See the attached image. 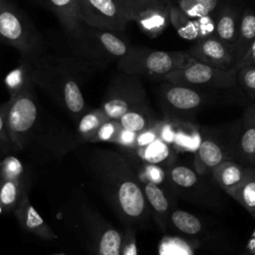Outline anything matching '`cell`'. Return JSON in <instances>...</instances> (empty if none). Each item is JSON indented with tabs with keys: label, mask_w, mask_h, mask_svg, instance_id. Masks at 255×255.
<instances>
[{
	"label": "cell",
	"mask_w": 255,
	"mask_h": 255,
	"mask_svg": "<svg viewBox=\"0 0 255 255\" xmlns=\"http://www.w3.org/2000/svg\"><path fill=\"white\" fill-rule=\"evenodd\" d=\"M187 53L195 61L215 68L229 70L236 67L231 50L214 34L196 40Z\"/></svg>",
	"instance_id": "4fadbf2b"
},
{
	"label": "cell",
	"mask_w": 255,
	"mask_h": 255,
	"mask_svg": "<svg viewBox=\"0 0 255 255\" xmlns=\"http://www.w3.org/2000/svg\"><path fill=\"white\" fill-rule=\"evenodd\" d=\"M22 67L34 84L49 94L72 117L80 120L86 110V102L76 79L50 72L29 61L22 60Z\"/></svg>",
	"instance_id": "7a4b0ae2"
},
{
	"label": "cell",
	"mask_w": 255,
	"mask_h": 255,
	"mask_svg": "<svg viewBox=\"0 0 255 255\" xmlns=\"http://www.w3.org/2000/svg\"><path fill=\"white\" fill-rule=\"evenodd\" d=\"M19 180H1L0 203L3 206L12 207L19 195Z\"/></svg>",
	"instance_id": "836d02e7"
},
{
	"label": "cell",
	"mask_w": 255,
	"mask_h": 255,
	"mask_svg": "<svg viewBox=\"0 0 255 255\" xmlns=\"http://www.w3.org/2000/svg\"><path fill=\"white\" fill-rule=\"evenodd\" d=\"M250 214H251V215H252V216H253V217H254V219H255V211H253V212H251V213H250Z\"/></svg>",
	"instance_id": "60d3db41"
},
{
	"label": "cell",
	"mask_w": 255,
	"mask_h": 255,
	"mask_svg": "<svg viewBox=\"0 0 255 255\" xmlns=\"http://www.w3.org/2000/svg\"><path fill=\"white\" fill-rule=\"evenodd\" d=\"M120 11L128 21H135L145 11L165 6L161 0H115Z\"/></svg>",
	"instance_id": "f546056e"
},
{
	"label": "cell",
	"mask_w": 255,
	"mask_h": 255,
	"mask_svg": "<svg viewBox=\"0 0 255 255\" xmlns=\"http://www.w3.org/2000/svg\"><path fill=\"white\" fill-rule=\"evenodd\" d=\"M110 120L102 109L84 114L78 123V132L84 139H94L100 128Z\"/></svg>",
	"instance_id": "f1b7e54d"
},
{
	"label": "cell",
	"mask_w": 255,
	"mask_h": 255,
	"mask_svg": "<svg viewBox=\"0 0 255 255\" xmlns=\"http://www.w3.org/2000/svg\"><path fill=\"white\" fill-rule=\"evenodd\" d=\"M135 22L138 24L140 29L148 36H158L170 24L168 8L165 5L145 11L137 17Z\"/></svg>",
	"instance_id": "7402d4cb"
},
{
	"label": "cell",
	"mask_w": 255,
	"mask_h": 255,
	"mask_svg": "<svg viewBox=\"0 0 255 255\" xmlns=\"http://www.w3.org/2000/svg\"><path fill=\"white\" fill-rule=\"evenodd\" d=\"M1 1H2V0H0V2H1Z\"/></svg>",
	"instance_id": "7bdbcfd3"
},
{
	"label": "cell",
	"mask_w": 255,
	"mask_h": 255,
	"mask_svg": "<svg viewBox=\"0 0 255 255\" xmlns=\"http://www.w3.org/2000/svg\"><path fill=\"white\" fill-rule=\"evenodd\" d=\"M244 65H254L255 66V41L252 44L249 51L247 52V54L245 55V57L241 60V62L236 67L244 66Z\"/></svg>",
	"instance_id": "f35d334b"
},
{
	"label": "cell",
	"mask_w": 255,
	"mask_h": 255,
	"mask_svg": "<svg viewBox=\"0 0 255 255\" xmlns=\"http://www.w3.org/2000/svg\"><path fill=\"white\" fill-rule=\"evenodd\" d=\"M254 166H255V165H254Z\"/></svg>",
	"instance_id": "ee69618b"
},
{
	"label": "cell",
	"mask_w": 255,
	"mask_h": 255,
	"mask_svg": "<svg viewBox=\"0 0 255 255\" xmlns=\"http://www.w3.org/2000/svg\"><path fill=\"white\" fill-rule=\"evenodd\" d=\"M2 107L10 139L16 147L22 148L38 119V107L30 85L12 92L10 100Z\"/></svg>",
	"instance_id": "277c9868"
},
{
	"label": "cell",
	"mask_w": 255,
	"mask_h": 255,
	"mask_svg": "<svg viewBox=\"0 0 255 255\" xmlns=\"http://www.w3.org/2000/svg\"><path fill=\"white\" fill-rule=\"evenodd\" d=\"M248 167L231 159L222 161L211 173V178L226 193L237 187L246 177Z\"/></svg>",
	"instance_id": "ac0fdd59"
},
{
	"label": "cell",
	"mask_w": 255,
	"mask_h": 255,
	"mask_svg": "<svg viewBox=\"0 0 255 255\" xmlns=\"http://www.w3.org/2000/svg\"><path fill=\"white\" fill-rule=\"evenodd\" d=\"M0 42L18 50L21 59L37 57L43 51V40L28 17L4 0L0 2Z\"/></svg>",
	"instance_id": "3957f363"
},
{
	"label": "cell",
	"mask_w": 255,
	"mask_h": 255,
	"mask_svg": "<svg viewBox=\"0 0 255 255\" xmlns=\"http://www.w3.org/2000/svg\"><path fill=\"white\" fill-rule=\"evenodd\" d=\"M166 177L172 190L182 198L198 204L215 205L218 193L196 169L186 164H170Z\"/></svg>",
	"instance_id": "9c48e42d"
},
{
	"label": "cell",
	"mask_w": 255,
	"mask_h": 255,
	"mask_svg": "<svg viewBox=\"0 0 255 255\" xmlns=\"http://www.w3.org/2000/svg\"><path fill=\"white\" fill-rule=\"evenodd\" d=\"M143 191L147 203L153 210L155 217L159 220L162 227H165L166 220H169L171 209L170 201L167 194L155 182L146 180L143 185Z\"/></svg>",
	"instance_id": "44dd1931"
},
{
	"label": "cell",
	"mask_w": 255,
	"mask_h": 255,
	"mask_svg": "<svg viewBox=\"0 0 255 255\" xmlns=\"http://www.w3.org/2000/svg\"><path fill=\"white\" fill-rule=\"evenodd\" d=\"M139 156L147 163L151 164H162L168 162L171 157V150L168 143L161 137H157L153 141L143 146L137 147Z\"/></svg>",
	"instance_id": "4316f807"
},
{
	"label": "cell",
	"mask_w": 255,
	"mask_h": 255,
	"mask_svg": "<svg viewBox=\"0 0 255 255\" xmlns=\"http://www.w3.org/2000/svg\"><path fill=\"white\" fill-rule=\"evenodd\" d=\"M240 16L241 14H239L238 10L231 4L221 5L212 16L214 20V35L222 41L231 52L233 51L237 38Z\"/></svg>",
	"instance_id": "9a60e30c"
},
{
	"label": "cell",
	"mask_w": 255,
	"mask_h": 255,
	"mask_svg": "<svg viewBox=\"0 0 255 255\" xmlns=\"http://www.w3.org/2000/svg\"><path fill=\"white\" fill-rule=\"evenodd\" d=\"M0 140L4 141L6 143V141H11L10 136L8 134L7 131V128H6V124H5V118H4V112H3V107L0 106ZM12 142V141H11Z\"/></svg>",
	"instance_id": "74e56055"
},
{
	"label": "cell",
	"mask_w": 255,
	"mask_h": 255,
	"mask_svg": "<svg viewBox=\"0 0 255 255\" xmlns=\"http://www.w3.org/2000/svg\"><path fill=\"white\" fill-rule=\"evenodd\" d=\"M170 24L174 27L177 34L185 40L200 39L198 21L196 18H191L181 11L173 2L167 4Z\"/></svg>",
	"instance_id": "603a6c76"
},
{
	"label": "cell",
	"mask_w": 255,
	"mask_h": 255,
	"mask_svg": "<svg viewBox=\"0 0 255 255\" xmlns=\"http://www.w3.org/2000/svg\"><path fill=\"white\" fill-rule=\"evenodd\" d=\"M80 17L85 25L112 31L125 32L128 20L120 11L115 0H78Z\"/></svg>",
	"instance_id": "8fae6325"
},
{
	"label": "cell",
	"mask_w": 255,
	"mask_h": 255,
	"mask_svg": "<svg viewBox=\"0 0 255 255\" xmlns=\"http://www.w3.org/2000/svg\"><path fill=\"white\" fill-rule=\"evenodd\" d=\"M48 70L50 72L76 79L79 83L84 82L98 72L103 71L108 61L92 60L80 56H59L40 54L31 59H22Z\"/></svg>",
	"instance_id": "30bf717a"
},
{
	"label": "cell",
	"mask_w": 255,
	"mask_h": 255,
	"mask_svg": "<svg viewBox=\"0 0 255 255\" xmlns=\"http://www.w3.org/2000/svg\"><path fill=\"white\" fill-rule=\"evenodd\" d=\"M236 68L237 86L255 102V66L244 65Z\"/></svg>",
	"instance_id": "1f68e13d"
},
{
	"label": "cell",
	"mask_w": 255,
	"mask_h": 255,
	"mask_svg": "<svg viewBox=\"0 0 255 255\" xmlns=\"http://www.w3.org/2000/svg\"><path fill=\"white\" fill-rule=\"evenodd\" d=\"M18 212H20L19 218L23 223L24 227H26V229L47 239H52L55 237L54 233L46 225L43 218L39 215L37 210L29 203L26 197L21 202V206L19 207Z\"/></svg>",
	"instance_id": "cb8c5ba5"
},
{
	"label": "cell",
	"mask_w": 255,
	"mask_h": 255,
	"mask_svg": "<svg viewBox=\"0 0 255 255\" xmlns=\"http://www.w3.org/2000/svg\"><path fill=\"white\" fill-rule=\"evenodd\" d=\"M122 255H137V247L134 232L131 229H128L126 233L124 242Z\"/></svg>",
	"instance_id": "d590c367"
},
{
	"label": "cell",
	"mask_w": 255,
	"mask_h": 255,
	"mask_svg": "<svg viewBox=\"0 0 255 255\" xmlns=\"http://www.w3.org/2000/svg\"><path fill=\"white\" fill-rule=\"evenodd\" d=\"M169 221L175 229L189 236H196L200 234L203 229L202 222L198 217L180 209H173L171 211Z\"/></svg>",
	"instance_id": "83f0119b"
},
{
	"label": "cell",
	"mask_w": 255,
	"mask_h": 255,
	"mask_svg": "<svg viewBox=\"0 0 255 255\" xmlns=\"http://www.w3.org/2000/svg\"><path fill=\"white\" fill-rule=\"evenodd\" d=\"M123 237L113 228H106L100 235L97 246V255H122Z\"/></svg>",
	"instance_id": "4dcf8cb0"
},
{
	"label": "cell",
	"mask_w": 255,
	"mask_h": 255,
	"mask_svg": "<svg viewBox=\"0 0 255 255\" xmlns=\"http://www.w3.org/2000/svg\"><path fill=\"white\" fill-rule=\"evenodd\" d=\"M149 105L139 77L120 72L112 79L101 109L111 120L119 121L127 112Z\"/></svg>",
	"instance_id": "5b68a950"
},
{
	"label": "cell",
	"mask_w": 255,
	"mask_h": 255,
	"mask_svg": "<svg viewBox=\"0 0 255 255\" xmlns=\"http://www.w3.org/2000/svg\"><path fill=\"white\" fill-rule=\"evenodd\" d=\"M113 200L125 218L132 221L143 220L147 214V200L133 173L124 178L113 190Z\"/></svg>",
	"instance_id": "7c38bea8"
},
{
	"label": "cell",
	"mask_w": 255,
	"mask_h": 255,
	"mask_svg": "<svg viewBox=\"0 0 255 255\" xmlns=\"http://www.w3.org/2000/svg\"><path fill=\"white\" fill-rule=\"evenodd\" d=\"M172 2L191 18L213 16L220 8V0H172Z\"/></svg>",
	"instance_id": "484cf974"
},
{
	"label": "cell",
	"mask_w": 255,
	"mask_h": 255,
	"mask_svg": "<svg viewBox=\"0 0 255 255\" xmlns=\"http://www.w3.org/2000/svg\"><path fill=\"white\" fill-rule=\"evenodd\" d=\"M71 42L77 56L108 62L123 58L129 49L116 33L91 26L82 27L78 35L71 37Z\"/></svg>",
	"instance_id": "52a82bcc"
},
{
	"label": "cell",
	"mask_w": 255,
	"mask_h": 255,
	"mask_svg": "<svg viewBox=\"0 0 255 255\" xmlns=\"http://www.w3.org/2000/svg\"><path fill=\"white\" fill-rule=\"evenodd\" d=\"M23 172L21 161L12 155L4 158L0 167V180H19Z\"/></svg>",
	"instance_id": "d6a6232c"
},
{
	"label": "cell",
	"mask_w": 255,
	"mask_h": 255,
	"mask_svg": "<svg viewBox=\"0 0 255 255\" xmlns=\"http://www.w3.org/2000/svg\"><path fill=\"white\" fill-rule=\"evenodd\" d=\"M161 1H162L166 6H167V4H169L170 2H172V0H161Z\"/></svg>",
	"instance_id": "ab89813d"
},
{
	"label": "cell",
	"mask_w": 255,
	"mask_h": 255,
	"mask_svg": "<svg viewBox=\"0 0 255 255\" xmlns=\"http://www.w3.org/2000/svg\"><path fill=\"white\" fill-rule=\"evenodd\" d=\"M120 128H121V125H120L119 121L110 119L100 128V129L98 130L94 139L114 141Z\"/></svg>",
	"instance_id": "e575fe53"
},
{
	"label": "cell",
	"mask_w": 255,
	"mask_h": 255,
	"mask_svg": "<svg viewBox=\"0 0 255 255\" xmlns=\"http://www.w3.org/2000/svg\"><path fill=\"white\" fill-rule=\"evenodd\" d=\"M195 61L187 52H166L145 47H130L119 60L120 72L160 80L166 74Z\"/></svg>",
	"instance_id": "6da1fadb"
},
{
	"label": "cell",
	"mask_w": 255,
	"mask_h": 255,
	"mask_svg": "<svg viewBox=\"0 0 255 255\" xmlns=\"http://www.w3.org/2000/svg\"><path fill=\"white\" fill-rule=\"evenodd\" d=\"M149 105L138 107L127 112L119 120L121 127L130 132L140 133L157 124Z\"/></svg>",
	"instance_id": "ffe728a7"
},
{
	"label": "cell",
	"mask_w": 255,
	"mask_h": 255,
	"mask_svg": "<svg viewBox=\"0 0 255 255\" xmlns=\"http://www.w3.org/2000/svg\"><path fill=\"white\" fill-rule=\"evenodd\" d=\"M237 68L223 70L207 64L193 61L190 64L176 69L160 81L177 85H184L196 89H231L237 86Z\"/></svg>",
	"instance_id": "8992f818"
},
{
	"label": "cell",
	"mask_w": 255,
	"mask_h": 255,
	"mask_svg": "<svg viewBox=\"0 0 255 255\" xmlns=\"http://www.w3.org/2000/svg\"><path fill=\"white\" fill-rule=\"evenodd\" d=\"M228 159L222 146L212 138H203L196 148L194 166L202 175H210L222 161Z\"/></svg>",
	"instance_id": "e0dca14e"
},
{
	"label": "cell",
	"mask_w": 255,
	"mask_h": 255,
	"mask_svg": "<svg viewBox=\"0 0 255 255\" xmlns=\"http://www.w3.org/2000/svg\"><path fill=\"white\" fill-rule=\"evenodd\" d=\"M254 254H255V248H254Z\"/></svg>",
	"instance_id": "b9f144b4"
},
{
	"label": "cell",
	"mask_w": 255,
	"mask_h": 255,
	"mask_svg": "<svg viewBox=\"0 0 255 255\" xmlns=\"http://www.w3.org/2000/svg\"><path fill=\"white\" fill-rule=\"evenodd\" d=\"M249 213L255 211V166L248 167L245 179L235 188L227 192Z\"/></svg>",
	"instance_id": "d4e9b609"
},
{
	"label": "cell",
	"mask_w": 255,
	"mask_h": 255,
	"mask_svg": "<svg viewBox=\"0 0 255 255\" xmlns=\"http://www.w3.org/2000/svg\"><path fill=\"white\" fill-rule=\"evenodd\" d=\"M235 151L245 166L255 165V104L245 109L243 119L239 125Z\"/></svg>",
	"instance_id": "5bb4252c"
},
{
	"label": "cell",
	"mask_w": 255,
	"mask_h": 255,
	"mask_svg": "<svg viewBox=\"0 0 255 255\" xmlns=\"http://www.w3.org/2000/svg\"><path fill=\"white\" fill-rule=\"evenodd\" d=\"M255 41V12L244 9L240 16L237 38L233 47V56L236 66L245 57Z\"/></svg>",
	"instance_id": "d6986e66"
},
{
	"label": "cell",
	"mask_w": 255,
	"mask_h": 255,
	"mask_svg": "<svg viewBox=\"0 0 255 255\" xmlns=\"http://www.w3.org/2000/svg\"><path fill=\"white\" fill-rule=\"evenodd\" d=\"M144 173L147 180L155 182L157 184L161 182L165 176L164 171H162V169L159 166L151 163H148L144 166Z\"/></svg>",
	"instance_id": "8d00e7d4"
},
{
	"label": "cell",
	"mask_w": 255,
	"mask_h": 255,
	"mask_svg": "<svg viewBox=\"0 0 255 255\" xmlns=\"http://www.w3.org/2000/svg\"><path fill=\"white\" fill-rule=\"evenodd\" d=\"M158 101L167 119L188 122L207 102L200 90L184 85L163 82L158 88Z\"/></svg>",
	"instance_id": "ba28073f"
},
{
	"label": "cell",
	"mask_w": 255,
	"mask_h": 255,
	"mask_svg": "<svg viewBox=\"0 0 255 255\" xmlns=\"http://www.w3.org/2000/svg\"><path fill=\"white\" fill-rule=\"evenodd\" d=\"M49 9L60 21L65 31L71 36L79 34L83 27L80 17L78 0H37Z\"/></svg>",
	"instance_id": "2e32d148"
}]
</instances>
